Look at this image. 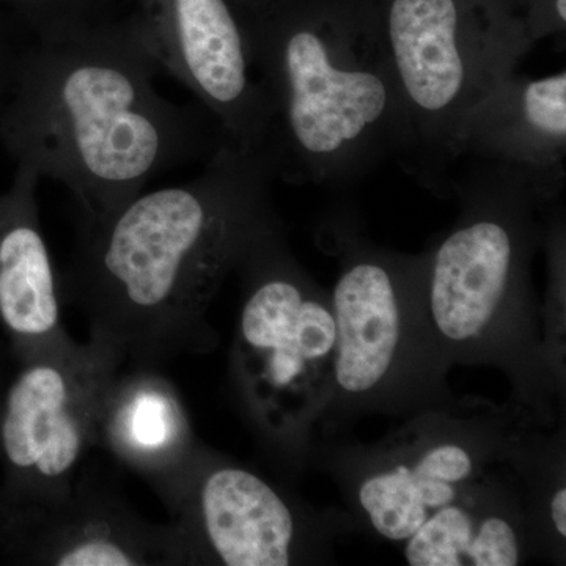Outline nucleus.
<instances>
[{
  "instance_id": "f257e3e1",
  "label": "nucleus",
  "mask_w": 566,
  "mask_h": 566,
  "mask_svg": "<svg viewBox=\"0 0 566 566\" xmlns=\"http://www.w3.org/2000/svg\"><path fill=\"white\" fill-rule=\"evenodd\" d=\"M271 180L262 158L227 144L192 180L142 191L104 221L80 223L59 273L62 303L125 367L159 370L207 352L212 300L273 214Z\"/></svg>"
},
{
  "instance_id": "f03ea898",
  "label": "nucleus",
  "mask_w": 566,
  "mask_h": 566,
  "mask_svg": "<svg viewBox=\"0 0 566 566\" xmlns=\"http://www.w3.org/2000/svg\"><path fill=\"white\" fill-rule=\"evenodd\" d=\"M137 29L88 28L25 57L11 115L22 166L69 189L77 223L102 222L159 175L230 144L210 112L156 91Z\"/></svg>"
},
{
  "instance_id": "7ed1b4c3",
  "label": "nucleus",
  "mask_w": 566,
  "mask_h": 566,
  "mask_svg": "<svg viewBox=\"0 0 566 566\" xmlns=\"http://www.w3.org/2000/svg\"><path fill=\"white\" fill-rule=\"evenodd\" d=\"M268 104L273 178L349 185L400 159L403 123L370 22L279 14L245 24Z\"/></svg>"
},
{
  "instance_id": "20e7f679",
  "label": "nucleus",
  "mask_w": 566,
  "mask_h": 566,
  "mask_svg": "<svg viewBox=\"0 0 566 566\" xmlns=\"http://www.w3.org/2000/svg\"><path fill=\"white\" fill-rule=\"evenodd\" d=\"M471 17L461 0H389L370 22L403 123L398 161L436 192L452 191L464 118L531 50L521 28Z\"/></svg>"
},
{
  "instance_id": "39448f33",
  "label": "nucleus",
  "mask_w": 566,
  "mask_h": 566,
  "mask_svg": "<svg viewBox=\"0 0 566 566\" xmlns=\"http://www.w3.org/2000/svg\"><path fill=\"white\" fill-rule=\"evenodd\" d=\"M123 367L120 354L92 338L17 365L0 403V536L73 493Z\"/></svg>"
},
{
  "instance_id": "423d86ee",
  "label": "nucleus",
  "mask_w": 566,
  "mask_h": 566,
  "mask_svg": "<svg viewBox=\"0 0 566 566\" xmlns=\"http://www.w3.org/2000/svg\"><path fill=\"white\" fill-rule=\"evenodd\" d=\"M237 270L248 289L234 338V378L256 423L281 438L311 412L334 376L333 307L286 252L273 214Z\"/></svg>"
},
{
  "instance_id": "0eeeda50",
  "label": "nucleus",
  "mask_w": 566,
  "mask_h": 566,
  "mask_svg": "<svg viewBox=\"0 0 566 566\" xmlns=\"http://www.w3.org/2000/svg\"><path fill=\"white\" fill-rule=\"evenodd\" d=\"M159 499L170 515L177 566L293 564L292 506L262 476L219 463L205 447Z\"/></svg>"
},
{
  "instance_id": "6e6552de",
  "label": "nucleus",
  "mask_w": 566,
  "mask_h": 566,
  "mask_svg": "<svg viewBox=\"0 0 566 566\" xmlns=\"http://www.w3.org/2000/svg\"><path fill=\"white\" fill-rule=\"evenodd\" d=\"M0 551L20 565L177 566L167 524L145 520L85 472L65 501L0 536Z\"/></svg>"
},
{
  "instance_id": "1a4fd4ad",
  "label": "nucleus",
  "mask_w": 566,
  "mask_h": 566,
  "mask_svg": "<svg viewBox=\"0 0 566 566\" xmlns=\"http://www.w3.org/2000/svg\"><path fill=\"white\" fill-rule=\"evenodd\" d=\"M457 150L523 170L556 196L565 181L566 71L506 74L464 118Z\"/></svg>"
},
{
  "instance_id": "9d476101",
  "label": "nucleus",
  "mask_w": 566,
  "mask_h": 566,
  "mask_svg": "<svg viewBox=\"0 0 566 566\" xmlns=\"http://www.w3.org/2000/svg\"><path fill=\"white\" fill-rule=\"evenodd\" d=\"M39 180L22 166L17 189L0 200V324L17 365L76 344L62 326L59 271L35 200Z\"/></svg>"
},
{
  "instance_id": "9b49d317",
  "label": "nucleus",
  "mask_w": 566,
  "mask_h": 566,
  "mask_svg": "<svg viewBox=\"0 0 566 566\" xmlns=\"http://www.w3.org/2000/svg\"><path fill=\"white\" fill-rule=\"evenodd\" d=\"M98 447L161 497L203 446L180 392L158 368L123 367L104 397Z\"/></svg>"
},
{
  "instance_id": "f8f14e48",
  "label": "nucleus",
  "mask_w": 566,
  "mask_h": 566,
  "mask_svg": "<svg viewBox=\"0 0 566 566\" xmlns=\"http://www.w3.org/2000/svg\"><path fill=\"white\" fill-rule=\"evenodd\" d=\"M409 271L371 252L353 253L333 294L335 385L374 390L392 367L400 342L401 292Z\"/></svg>"
},
{
  "instance_id": "ddd939ff",
  "label": "nucleus",
  "mask_w": 566,
  "mask_h": 566,
  "mask_svg": "<svg viewBox=\"0 0 566 566\" xmlns=\"http://www.w3.org/2000/svg\"><path fill=\"white\" fill-rule=\"evenodd\" d=\"M472 474L471 452L446 442L415 461L367 476L359 488V504L379 535L405 543L439 510L463 501Z\"/></svg>"
},
{
  "instance_id": "4468645a",
  "label": "nucleus",
  "mask_w": 566,
  "mask_h": 566,
  "mask_svg": "<svg viewBox=\"0 0 566 566\" xmlns=\"http://www.w3.org/2000/svg\"><path fill=\"white\" fill-rule=\"evenodd\" d=\"M460 502L439 510L406 539V562L411 566L520 564V539L510 521L483 515Z\"/></svg>"
},
{
  "instance_id": "2eb2a0df",
  "label": "nucleus",
  "mask_w": 566,
  "mask_h": 566,
  "mask_svg": "<svg viewBox=\"0 0 566 566\" xmlns=\"http://www.w3.org/2000/svg\"><path fill=\"white\" fill-rule=\"evenodd\" d=\"M551 516L558 535L566 536V490L560 488L551 501Z\"/></svg>"
},
{
  "instance_id": "dca6fc26",
  "label": "nucleus",
  "mask_w": 566,
  "mask_h": 566,
  "mask_svg": "<svg viewBox=\"0 0 566 566\" xmlns=\"http://www.w3.org/2000/svg\"><path fill=\"white\" fill-rule=\"evenodd\" d=\"M9 367H7V359L2 353H0V403H2L3 392H6L7 382L10 379Z\"/></svg>"
}]
</instances>
